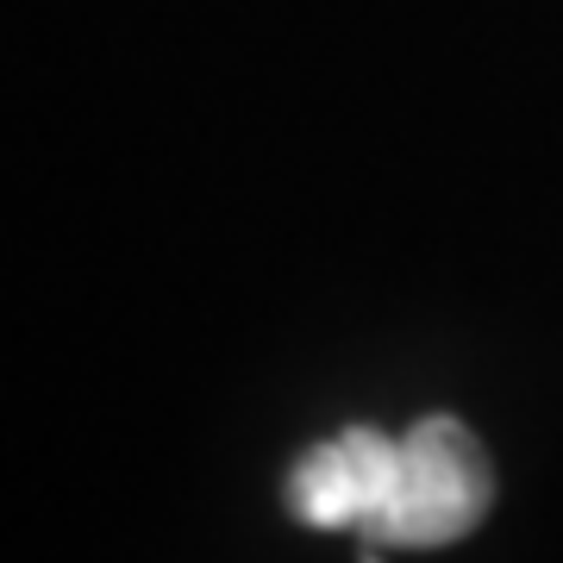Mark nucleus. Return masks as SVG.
<instances>
[{
  "instance_id": "nucleus-2",
  "label": "nucleus",
  "mask_w": 563,
  "mask_h": 563,
  "mask_svg": "<svg viewBox=\"0 0 563 563\" xmlns=\"http://www.w3.org/2000/svg\"><path fill=\"white\" fill-rule=\"evenodd\" d=\"M395 470H401V439H388L376 426H351V432L313 444L295 463L288 507L307 526H357V532H376L388 495H395Z\"/></svg>"
},
{
  "instance_id": "nucleus-1",
  "label": "nucleus",
  "mask_w": 563,
  "mask_h": 563,
  "mask_svg": "<svg viewBox=\"0 0 563 563\" xmlns=\"http://www.w3.org/2000/svg\"><path fill=\"white\" fill-rule=\"evenodd\" d=\"M495 501V476H488V451L476 432L457 420H420L401 439V470H395V495H388L383 520L369 539L388 544H451L470 526H483Z\"/></svg>"
}]
</instances>
